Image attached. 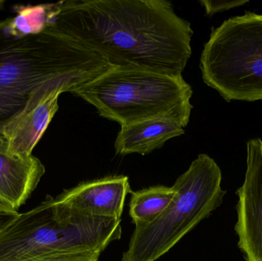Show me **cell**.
I'll use <instances>...</instances> for the list:
<instances>
[{
	"instance_id": "5",
	"label": "cell",
	"mask_w": 262,
	"mask_h": 261,
	"mask_svg": "<svg viewBox=\"0 0 262 261\" xmlns=\"http://www.w3.org/2000/svg\"><path fill=\"white\" fill-rule=\"evenodd\" d=\"M222 172L213 159L199 155L172 185L175 196L154 222L135 226L122 261H156L207 218L222 202Z\"/></svg>"
},
{
	"instance_id": "10",
	"label": "cell",
	"mask_w": 262,
	"mask_h": 261,
	"mask_svg": "<svg viewBox=\"0 0 262 261\" xmlns=\"http://www.w3.org/2000/svg\"><path fill=\"white\" fill-rule=\"evenodd\" d=\"M45 173L44 165L35 156H14L0 149V205L18 211Z\"/></svg>"
},
{
	"instance_id": "6",
	"label": "cell",
	"mask_w": 262,
	"mask_h": 261,
	"mask_svg": "<svg viewBox=\"0 0 262 261\" xmlns=\"http://www.w3.org/2000/svg\"><path fill=\"white\" fill-rule=\"evenodd\" d=\"M200 68L204 82L226 101L262 100V14L247 12L213 29Z\"/></svg>"
},
{
	"instance_id": "16",
	"label": "cell",
	"mask_w": 262,
	"mask_h": 261,
	"mask_svg": "<svg viewBox=\"0 0 262 261\" xmlns=\"http://www.w3.org/2000/svg\"><path fill=\"white\" fill-rule=\"evenodd\" d=\"M5 3H6V2H5L4 0H0V9L3 8V5L5 4Z\"/></svg>"
},
{
	"instance_id": "8",
	"label": "cell",
	"mask_w": 262,
	"mask_h": 261,
	"mask_svg": "<svg viewBox=\"0 0 262 261\" xmlns=\"http://www.w3.org/2000/svg\"><path fill=\"white\" fill-rule=\"evenodd\" d=\"M238 246L247 261H262V141L247 143V171L237 192Z\"/></svg>"
},
{
	"instance_id": "13",
	"label": "cell",
	"mask_w": 262,
	"mask_h": 261,
	"mask_svg": "<svg viewBox=\"0 0 262 261\" xmlns=\"http://www.w3.org/2000/svg\"><path fill=\"white\" fill-rule=\"evenodd\" d=\"M102 251L51 254L29 261H98Z\"/></svg>"
},
{
	"instance_id": "1",
	"label": "cell",
	"mask_w": 262,
	"mask_h": 261,
	"mask_svg": "<svg viewBox=\"0 0 262 261\" xmlns=\"http://www.w3.org/2000/svg\"><path fill=\"white\" fill-rule=\"evenodd\" d=\"M60 30L112 67L182 75L193 31L166 0H70L58 3Z\"/></svg>"
},
{
	"instance_id": "3",
	"label": "cell",
	"mask_w": 262,
	"mask_h": 261,
	"mask_svg": "<svg viewBox=\"0 0 262 261\" xmlns=\"http://www.w3.org/2000/svg\"><path fill=\"white\" fill-rule=\"evenodd\" d=\"M122 234L121 220L84 216L47 196L0 232V261H29L58 254L102 251Z\"/></svg>"
},
{
	"instance_id": "12",
	"label": "cell",
	"mask_w": 262,
	"mask_h": 261,
	"mask_svg": "<svg viewBox=\"0 0 262 261\" xmlns=\"http://www.w3.org/2000/svg\"><path fill=\"white\" fill-rule=\"evenodd\" d=\"M175 193L173 187L164 185L132 192L129 213L133 223L137 226L154 222L167 208Z\"/></svg>"
},
{
	"instance_id": "15",
	"label": "cell",
	"mask_w": 262,
	"mask_h": 261,
	"mask_svg": "<svg viewBox=\"0 0 262 261\" xmlns=\"http://www.w3.org/2000/svg\"><path fill=\"white\" fill-rule=\"evenodd\" d=\"M19 215L18 211H14L0 205V232L8 226Z\"/></svg>"
},
{
	"instance_id": "2",
	"label": "cell",
	"mask_w": 262,
	"mask_h": 261,
	"mask_svg": "<svg viewBox=\"0 0 262 261\" xmlns=\"http://www.w3.org/2000/svg\"><path fill=\"white\" fill-rule=\"evenodd\" d=\"M58 8V3L15 6V15L0 21V128L41 86L72 93L112 67L60 30Z\"/></svg>"
},
{
	"instance_id": "9",
	"label": "cell",
	"mask_w": 262,
	"mask_h": 261,
	"mask_svg": "<svg viewBox=\"0 0 262 261\" xmlns=\"http://www.w3.org/2000/svg\"><path fill=\"white\" fill-rule=\"evenodd\" d=\"M132 192L128 177L114 176L81 182L57 197L80 214L121 220L126 198Z\"/></svg>"
},
{
	"instance_id": "4",
	"label": "cell",
	"mask_w": 262,
	"mask_h": 261,
	"mask_svg": "<svg viewBox=\"0 0 262 261\" xmlns=\"http://www.w3.org/2000/svg\"><path fill=\"white\" fill-rule=\"evenodd\" d=\"M72 93L92 104L100 116L124 126L149 119H170L186 127L192 90L183 76L142 69L110 70Z\"/></svg>"
},
{
	"instance_id": "11",
	"label": "cell",
	"mask_w": 262,
	"mask_h": 261,
	"mask_svg": "<svg viewBox=\"0 0 262 261\" xmlns=\"http://www.w3.org/2000/svg\"><path fill=\"white\" fill-rule=\"evenodd\" d=\"M185 127L170 119H149L121 126L115 143L117 154L146 155L166 141L184 134Z\"/></svg>"
},
{
	"instance_id": "14",
	"label": "cell",
	"mask_w": 262,
	"mask_h": 261,
	"mask_svg": "<svg viewBox=\"0 0 262 261\" xmlns=\"http://www.w3.org/2000/svg\"><path fill=\"white\" fill-rule=\"evenodd\" d=\"M248 0H230V1H209L203 0L200 3L203 5L206 9V14L209 15H213L217 12L229 10L232 8L238 7L243 6L248 3Z\"/></svg>"
},
{
	"instance_id": "7",
	"label": "cell",
	"mask_w": 262,
	"mask_h": 261,
	"mask_svg": "<svg viewBox=\"0 0 262 261\" xmlns=\"http://www.w3.org/2000/svg\"><path fill=\"white\" fill-rule=\"evenodd\" d=\"M66 92L56 84L32 92L21 111L0 128V149L14 156L32 155L58 109V97Z\"/></svg>"
}]
</instances>
